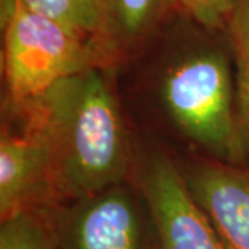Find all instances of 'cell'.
<instances>
[{
    "instance_id": "6da1fadb",
    "label": "cell",
    "mask_w": 249,
    "mask_h": 249,
    "mask_svg": "<svg viewBox=\"0 0 249 249\" xmlns=\"http://www.w3.org/2000/svg\"><path fill=\"white\" fill-rule=\"evenodd\" d=\"M16 109L43 140L53 208L124 183L130 166L129 139L98 67L62 79Z\"/></svg>"
},
{
    "instance_id": "7a4b0ae2",
    "label": "cell",
    "mask_w": 249,
    "mask_h": 249,
    "mask_svg": "<svg viewBox=\"0 0 249 249\" xmlns=\"http://www.w3.org/2000/svg\"><path fill=\"white\" fill-rule=\"evenodd\" d=\"M162 101L180 132L214 160L235 165L244 157L231 67L222 50L201 46L178 57L165 72Z\"/></svg>"
},
{
    "instance_id": "3957f363",
    "label": "cell",
    "mask_w": 249,
    "mask_h": 249,
    "mask_svg": "<svg viewBox=\"0 0 249 249\" xmlns=\"http://www.w3.org/2000/svg\"><path fill=\"white\" fill-rule=\"evenodd\" d=\"M4 72L9 101L24 107L62 79L103 64L97 47L57 21L1 0Z\"/></svg>"
},
{
    "instance_id": "277c9868",
    "label": "cell",
    "mask_w": 249,
    "mask_h": 249,
    "mask_svg": "<svg viewBox=\"0 0 249 249\" xmlns=\"http://www.w3.org/2000/svg\"><path fill=\"white\" fill-rule=\"evenodd\" d=\"M53 209L57 249H160L142 190L124 181Z\"/></svg>"
},
{
    "instance_id": "5b68a950",
    "label": "cell",
    "mask_w": 249,
    "mask_h": 249,
    "mask_svg": "<svg viewBox=\"0 0 249 249\" xmlns=\"http://www.w3.org/2000/svg\"><path fill=\"white\" fill-rule=\"evenodd\" d=\"M140 190L151 211L160 249H224L169 158L157 155L150 160Z\"/></svg>"
},
{
    "instance_id": "8992f818",
    "label": "cell",
    "mask_w": 249,
    "mask_h": 249,
    "mask_svg": "<svg viewBox=\"0 0 249 249\" xmlns=\"http://www.w3.org/2000/svg\"><path fill=\"white\" fill-rule=\"evenodd\" d=\"M184 178L223 248L249 249V170L222 160H205Z\"/></svg>"
},
{
    "instance_id": "52a82bcc",
    "label": "cell",
    "mask_w": 249,
    "mask_h": 249,
    "mask_svg": "<svg viewBox=\"0 0 249 249\" xmlns=\"http://www.w3.org/2000/svg\"><path fill=\"white\" fill-rule=\"evenodd\" d=\"M53 208L45 144L32 124L21 132L0 133V219L32 209Z\"/></svg>"
},
{
    "instance_id": "ba28073f",
    "label": "cell",
    "mask_w": 249,
    "mask_h": 249,
    "mask_svg": "<svg viewBox=\"0 0 249 249\" xmlns=\"http://www.w3.org/2000/svg\"><path fill=\"white\" fill-rule=\"evenodd\" d=\"M170 7H175L173 0H101V28L96 42L101 61L136 50Z\"/></svg>"
},
{
    "instance_id": "9c48e42d",
    "label": "cell",
    "mask_w": 249,
    "mask_h": 249,
    "mask_svg": "<svg viewBox=\"0 0 249 249\" xmlns=\"http://www.w3.org/2000/svg\"><path fill=\"white\" fill-rule=\"evenodd\" d=\"M0 249H57L53 208H32L0 219Z\"/></svg>"
},
{
    "instance_id": "30bf717a",
    "label": "cell",
    "mask_w": 249,
    "mask_h": 249,
    "mask_svg": "<svg viewBox=\"0 0 249 249\" xmlns=\"http://www.w3.org/2000/svg\"><path fill=\"white\" fill-rule=\"evenodd\" d=\"M227 29L237 70V115L244 142L249 147V0L235 1Z\"/></svg>"
},
{
    "instance_id": "8fae6325",
    "label": "cell",
    "mask_w": 249,
    "mask_h": 249,
    "mask_svg": "<svg viewBox=\"0 0 249 249\" xmlns=\"http://www.w3.org/2000/svg\"><path fill=\"white\" fill-rule=\"evenodd\" d=\"M25 7L68 28L96 46L101 28V0H19ZM97 47V46H96Z\"/></svg>"
},
{
    "instance_id": "7c38bea8",
    "label": "cell",
    "mask_w": 249,
    "mask_h": 249,
    "mask_svg": "<svg viewBox=\"0 0 249 249\" xmlns=\"http://www.w3.org/2000/svg\"><path fill=\"white\" fill-rule=\"evenodd\" d=\"M237 0H173L198 25L206 29H223L229 25Z\"/></svg>"
}]
</instances>
